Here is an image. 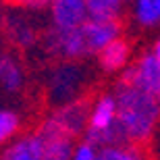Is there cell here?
<instances>
[{
  "instance_id": "7c38bea8",
  "label": "cell",
  "mask_w": 160,
  "mask_h": 160,
  "mask_svg": "<svg viewBox=\"0 0 160 160\" xmlns=\"http://www.w3.org/2000/svg\"><path fill=\"white\" fill-rule=\"evenodd\" d=\"M25 83L23 65L8 52L0 54V89L6 94H17Z\"/></svg>"
},
{
  "instance_id": "8992f818",
  "label": "cell",
  "mask_w": 160,
  "mask_h": 160,
  "mask_svg": "<svg viewBox=\"0 0 160 160\" xmlns=\"http://www.w3.org/2000/svg\"><path fill=\"white\" fill-rule=\"evenodd\" d=\"M121 79L154 96L156 88L160 83V65L156 62V58L152 54L146 52L142 56H137L135 60H131V65L123 71Z\"/></svg>"
},
{
  "instance_id": "30bf717a",
  "label": "cell",
  "mask_w": 160,
  "mask_h": 160,
  "mask_svg": "<svg viewBox=\"0 0 160 160\" xmlns=\"http://www.w3.org/2000/svg\"><path fill=\"white\" fill-rule=\"evenodd\" d=\"M2 29L6 31V38L19 48H31V46H36V42H38L36 25L27 19V15H23L19 11L4 15Z\"/></svg>"
},
{
  "instance_id": "5bb4252c",
  "label": "cell",
  "mask_w": 160,
  "mask_h": 160,
  "mask_svg": "<svg viewBox=\"0 0 160 160\" xmlns=\"http://www.w3.org/2000/svg\"><path fill=\"white\" fill-rule=\"evenodd\" d=\"M131 17L143 29L160 27V0H131Z\"/></svg>"
},
{
  "instance_id": "9c48e42d",
  "label": "cell",
  "mask_w": 160,
  "mask_h": 160,
  "mask_svg": "<svg viewBox=\"0 0 160 160\" xmlns=\"http://www.w3.org/2000/svg\"><path fill=\"white\" fill-rule=\"evenodd\" d=\"M0 160H44V139L38 131L17 135L2 148Z\"/></svg>"
},
{
  "instance_id": "52a82bcc",
  "label": "cell",
  "mask_w": 160,
  "mask_h": 160,
  "mask_svg": "<svg viewBox=\"0 0 160 160\" xmlns=\"http://www.w3.org/2000/svg\"><path fill=\"white\" fill-rule=\"evenodd\" d=\"M48 6H50V17H52V29H79L88 19L85 0H50Z\"/></svg>"
},
{
  "instance_id": "3957f363",
  "label": "cell",
  "mask_w": 160,
  "mask_h": 160,
  "mask_svg": "<svg viewBox=\"0 0 160 160\" xmlns=\"http://www.w3.org/2000/svg\"><path fill=\"white\" fill-rule=\"evenodd\" d=\"M88 110H89V102H85V100L67 102V104H60L56 110H52L46 119L42 121V125L60 133V135L69 137V139H75L77 135L85 133Z\"/></svg>"
},
{
  "instance_id": "5b68a950",
  "label": "cell",
  "mask_w": 160,
  "mask_h": 160,
  "mask_svg": "<svg viewBox=\"0 0 160 160\" xmlns=\"http://www.w3.org/2000/svg\"><path fill=\"white\" fill-rule=\"evenodd\" d=\"M83 38V46L88 54H98L100 50L112 44L121 38L119 19H85V23L79 27Z\"/></svg>"
},
{
  "instance_id": "277c9868",
  "label": "cell",
  "mask_w": 160,
  "mask_h": 160,
  "mask_svg": "<svg viewBox=\"0 0 160 160\" xmlns=\"http://www.w3.org/2000/svg\"><path fill=\"white\" fill-rule=\"evenodd\" d=\"M83 81H85V73H83L81 67L73 65V62H65V65L56 67L50 73V79H48L50 98L58 106L77 100V94H79V89H81Z\"/></svg>"
},
{
  "instance_id": "d6986e66",
  "label": "cell",
  "mask_w": 160,
  "mask_h": 160,
  "mask_svg": "<svg viewBox=\"0 0 160 160\" xmlns=\"http://www.w3.org/2000/svg\"><path fill=\"white\" fill-rule=\"evenodd\" d=\"M154 100H156V104H158V110H160V83H158V88H156V92H154Z\"/></svg>"
},
{
  "instance_id": "9a60e30c",
  "label": "cell",
  "mask_w": 160,
  "mask_h": 160,
  "mask_svg": "<svg viewBox=\"0 0 160 160\" xmlns=\"http://www.w3.org/2000/svg\"><path fill=\"white\" fill-rule=\"evenodd\" d=\"M96 160H150L148 150L135 143H114L98 150Z\"/></svg>"
},
{
  "instance_id": "ba28073f",
  "label": "cell",
  "mask_w": 160,
  "mask_h": 160,
  "mask_svg": "<svg viewBox=\"0 0 160 160\" xmlns=\"http://www.w3.org/2000/svg\"><path fill=\"white\" fill-rule=\"evenodd\" d=\"M46 48L52 54H56L60 58H67V60L88 56L85 46H83L81 31L79 29H71V31L50 29L48 36H46Z\"/></svg>"
},
{
  "instance_id": "e0dca14e",
  "label": "cell",
  "mask_w": 160,
  "mask_h": 160,
  "mask_svg": "<svg viewBox=\"0 0 160 160\" xmlns=\"http://www.w3.org/2000/svg\"><path fill=\"white\" fill-rule=\"evenodd\" d=\"M98 158V148L89 142H79L77 146H73L69 160H96Z\"/></svg>"
},
{
  "instance_id": "44dd1931",
  "label": "cell",
  "mask_w": 160,
  "mask_h": 160,
  "mask_svg": "<svg viewBox=\"0 0 160 160\" xmlns=\"http://www.w3.org/2000/svg\"><path fill=\"white\" fill-rule=\"evenodd\" d=\"M0 54H2V48H0Z\"/></svg>"
},
{
  "instance_id": "7402d4cb",
  "label": "cell",
  "mask_w": 160,
  "mask_h": 160,
  "mask_svg": "<svg viewBox=\"0 0 160 160\" xmlns=\"http://www.w3.org/2000/svg\"><path fill=\"white\" fill-rule=\"evenodd\" d=\"M125 2H127V0H125Z\"/></svg>"
},
{
  "instance_id": "ac0fdd59",
  "label": "cell",
  "mask_w": 160,
  "mask_h": 160,
  "mask_svg": "<svg viewBox=\"0 0 160 160\" xmlns=\"http://www.w3.org/2000/svg\"><path fill=\"white\" fill-rule=\"evenodd\" d=\"M150 54L156 58V62L160 65V36H158V40L154 42V46H152V50H150Z\"/></svg>"
},
{
  "instance_id": "8fae6325",
  "label": "cell",
  "mask_w": 160,
  "mask_h": 160,
  "mask_svg": "<svg viewBox=\"0 0 160 160\" xmlns=\"http://www.w3.org/2000/svg\"><path fill=\"white\" fill-rule=\"evenodd\" d=\"M133 60V48L125 38L114 40L112 44H108L104 50L98 52V62H100L102 71L106 73H119L125 71Z\"/></svg>"
},
{
  "instance_id": "2e32d148",
  "label": "cell",
  "mask_w": 160,
  "mask_h": 160,
  "mask_svg": "<svg viewBox=\"0 0 160 160\" xmlns=\"http://www.w3.org/2000/svg\"><path fill=\"white\" fill-rule=\"evenodd\" d=\"M21 131V117L11 108H0V148L11 143Z\"/></svg>"
},
{
  "instance_id": "6da1fadb",
  "label": "cell",
  "mask_w": 160,
  "mask_h": 160,
  "mask_svg": "<svg viewBox=\"0 0 160 160\" xmlns=\"http://www.w3.org/2000/svg\"><path fill=\"white\" fill-rule=\"evenodd\" d=\"M117 104V127L125 143L146 146L160 123L154 96L121 79L112 92Z\"/></svg>"
},
{
  "instance_id": "ffe728a7",
  "label": "cell",
  "mask_w": 160,
  "mask_h": 160,
  "mask_svg": "<svg viewBox=\"0 0 160 160\" xmlns=\"http://www.w3.org/2000/svg\"><path fill=\"white\" fill-rule=\"evenodd\" d=\"M2 23H4V11H2V6H0V31H2Z\"/></svg>"
},
{
  "instance_id": "4fadbf2b",
  "label": "cell",
  "mask_w": 160,
  "mask_h": 160,
  "mask_svg": "<svg viewBox=\"0 0 160 160\" xmlns=\"http://www.w3.org/2000/svg\"><path fill=\"white\" fill-rule=\"evenodd\" d=\"M36 131L44 139V160H69L73 150V139L48 129L44 125H40Z\"/></svg>"
},
{
  "instance_id": "7a4b0ae2",
  "label": "cell",
  "mask_w": 160,
  "mask_h": 160,
  "mask_svg": "<svg viewBox=\"0 0 160 160\" xmlns=\"http://www.w3.org/2000/svg\"><path fill=\"white\" fill-rule=\"evenodd\" d=\"M83 135H85V142L94 143L98 150L114 146V143H125L117 127V104H114L112 94H102L89 104L88 127Z\"/></svg>"
}]
</instances>
